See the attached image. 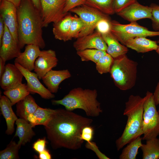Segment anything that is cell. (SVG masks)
Segmentation results:
<instances>
[{
  "label": "cell",
  "instance_id": "6da1fadb",
  "mask_svg": "<svg viewBox=\"0 0 159 159\" xmlns=\"http://www.w3.org/2000/svg\"><path fill=\"white\" fill-rule=\"evenodd\" d=\"M93 121L66 109L54 110L44 126L52 147L54 149L64 148L76 150L81 148L84 141L80 138L82 130L85 126L90 125Z\"/></svg>",
  "mask_w": 159,
  "mask_h": 159
},
{
  "label": "cell",
  "instance_id": "7a4b0ae2",
  "mask_svg": "<svg viewBox=\"0 0 159 159\" xmlns=\"http://www.w3.org/2000/svg\"><path fill=\"white\" fill-rule=\"evenodd\" d=\"M18 35L21 49L25 45L33 44L43 49V22L41 13L31 0H21L17 10Z\"/></svg>",
  "mask_w": 159,
  "mask_h": 159
},
{
  "label": "cell",
  "instance_id": "3957f363",
  "mask_svg": "<svg viewBox=\"0 0 159 159\" xmlns=\"http://www.w3.org/2000/svg\"><path fill=\"white\" fill-rule=\"evenodd\" d=\"M145 96L130 95L125 103L123 114L127 119L121 136L116 141L118 151L125 145L143 134L142 130L144 103Z\"/></svg>",
  "mask_w": 159,
  "mask_h": 159
},
{
  "label": "cell",
  "instance_id": "277c9868",
  "mask_svg": "<svg viewBox=\"0 0 159 159\" xmlns=\"http://www.w3.org/2000/svg\"><path fill=\"white\" fill-rule=\"evenodd\" d=\"M97 96L96 89L78 87L72 89L62 99L52 100V103L53 105H62L70 111L82 109L88 116L96 117L102 112Z\"/></svg>",
  "mask_w": 159,
  "mask_h": 159
},
{
  "label": "cell",
  "instance_id": "5b68a950",
  "mask_svg": "<svg viewBox=\"0 0 159 159\" xmlns=\"http://www.w3.org/2000/svg\"><path fill=\"white\" fill-rule=\"evenodd\" d=\"M138 65L136 62L130 59L126 54L114 58L110 72L115 85L119 89L126 90L134 87Z\"/></svg>",
  "mask_w": 159,
  "mask_h": 159
},
{
  "label": "cell",
  "instance_id": "8992f818",
  "mask_svg": "<svg viewBox=\"0 0 159 159\" xmlns=\"http://www.w3.org/2000/svg\"><path fill=\"white\" fill-rule=\"evenodd\" d=\"M144 103L142 140H148L159 135V114L154 102L153 93L147 92Z\"/></svg>",
  "mask_w": 159,
  "mask_h": 159
},
{
  "label": "cell",
  "instance_id": "52a82bcc",
  "mask_svg": "<svg viewBox=\"0 0 159 159\" xmlns=\"http://www.w3.org/2000/svg\"><path fill=\"white\" fill-rule=\"evenodd\" d=\"M110 32L122 44L125 45L128 40L138 37H153L159 36V31H153L141 26L136 22L122 24L111 21Z\"/></svg>",
  "mask_w": 159,
  "mask_h": 159
},
{
  "label": "cell",
  "instance_id": "ba28073f",
  "mask_svg": "<svg viewBox=\"0 0 159 159\" xmlns=\"http://www.w3.org/2000/svg\"><path fill=\"white\" fill-rule=\"evenodd\" d=\"M70 11L78 15L84 23V27L79 34L78 38L92 33L100 20L110 18L109 15L86 4L76 7Z\"/></svg>",
  "mask_w": 159,
  "mask_h": 159
},
{
  "label": "cell",
  "instance_id": "9c48e42d",
  "mask_svg": "<svg viewBox=\"0 0 159 159\" xmlns=\"http://www.w3.org/2000/svg\"><path fill=\"white\" fill-rule=\"evenodd\" d=\"M66 0H41V14L43 27L56 23L67 13L64 12Z\"/></svg>",
  "mask_w": 159,
  "mask_h": 159
},
{
  "label": "cell",
  "instance_id": "30bf717a",
  "mask_svg": "<svg viewBox=\"0 0 159 159\" xmlns=\"http://www.w3.org/2000/svg\"><path fill=\"white\" fill-rule=\"evenodd\" d=\"M14 64L23 74L27 82L26 86L30 93H36L43 98L49 99L54 97V95L51 92L41 83L37 74L25 69L17 63Z\"/></svg>",
  "mask_w": 159,
  "mask_h": 159
},
{
  "label": "cell",
  "instance_id": "8fae6325",
  "mask_svg": "<svg viewBox=\"0 0 159 159\" xmlns=\"http://www.w3.org/2000/svg\"><path fill=\"white\" fill-rule=\"evenodd\" d=\"M17 10L13 4L6 0H2L0 2V16L14 39L19 43Z\"/></svg>",
  "mask_w": 159,
  "mask_h": 159
},
{
  "label": "cell",
  "instance_id": "7c38bea8",
  "mask_svg": "<svg viewBox=\"0 0 159 159\" xmlns=\"http://www.w3.org/2000/svg\"><path fill=\"white\" fill-rule=\"evenodd\" d=\"M58 59L55 52L52 49L41 51L34 63V71L39 79H42L48 72L56 67Z\"/></svg>",
  "mask_w": 159,
  "mask_h": 159
},
{
  "label": "cell",
  "instance_id": "4fadbf2b",
  "mask_svg": "<svg viewBox=\"0 0 159 159\" xmlns=\"http://www.w3.org/2000/svg\"><path fill=\"white\" fill-rule=\"evenodd\" d=\"M73 46L77 51L87 49H96L106 52L107 48L101 34L97 31L77 38L74 42Z\"/></svg>",
  "mask_w": 159,
  "mask_h": 159
},
{
  "label": "cell",
  "instance_id": "5bb4252c",
  "mask_svg": "<svg viewBox=\"0 0 159 159\" xmlns=\"http://www.w3.org/2000/svg\"><path fill=\"white\" fill-rule=\"evenodd\" d=\"M0 46V57L6 62L16 58L21 52L18 43L14 39L5 24Z\"/></svg>",
  "mask_w": 159,
  "mask_h": 159
},
{
  "label": "cell",
  "instance_id": "9a60e30c",
  "mask_svg": "<svg viewBox=\"0 0 159 159\" xmlns=\"http://www.w3.org/2000/svg\"><path fill=\"white\" fill-rule=\"evenodd\" d=\"M117 14L130 22L140 19L152 18V9L149 6L143 5L137 1L125 8Z\"/></svg>",
  "mask_w": 159,
  "mask_h": 159
},
{
  "label": "cell",
  "instance_id": "2e32d148",
  "mask_svg": "<svg viewBox=\"0 0 159 159\" xmlns=\"http://www.w3.org/2000/svg\"><path fill=\"white\" fill-rule=\"evenodd\" d=\"M24 76L15 64L6 65L4 71L0 77V86L4 91L22 83Z\"/></svg>",
  "mask_w": 159,
  "mask_h": 159
},
{
  "label": "cell",
  "instance_id": "e0dca14e",
  "mask_svg": "<svg viewBox=\"0 0 159 159\" xmlns=\"http://www.w3.org/2000/svg\"><path fill=\"white\" fill-rule=\"evenodd\" d=\"M40 49L35 45H26L24 51L15 58L14 62L32 71L34 70L35 61L41 54V51Z\"/></svg>",
  "mask_w": 159,
  "mask_h": 159
},
{
  "label": "cell",
  "instance_id": "ac0fdd59",
  "mask_svg": "<svg viewBox=\"0 0 159 159\" xmlns=\"http://www.w3.org/2000/svg\"><path fill=\"white\" fill-rule=\"evenodd\" d=\"M71 77L67 69L51 70L43 77L42 80L48 89L52 93H57L60 84L64 80Z\"/></svg>",
  "mask_w": 159,
  "mask_h": 159
},
{
  "label": "cell",
  "instance_id": "d6986e66",
  "mask_svg": "<svg viewBox=\"0 0 159 159\" xmlns=\"http://www.w3.org/2000/svg\"><path fill=\"white\" fill-rule=\"evenodd\" d=\"M9 99L5 95L2 96L0 100V107L1 114L6 121L7 129L6 133L11 135L14 130V123L18 119L14 112Z\"/></svg>",
  "mask_w": 159,
  "mask_h": 159
},
{
  "label": "cell",
  "instance_id": "ffe728a7",
  "mask_svg": "<svg viewBox=\"0 0 159 159\" xmlns=\"http://www.w3.org/2000/svg\"><path fill=\"white\" fill-rule=\"evenodd\" d=\"M73 16L68 13L61 19L53 23L52 32L56 39L64 42L69 40L70 29Z\"/></svg>",
  "mask_w": 159,
  "mask_h": 159
},
{
  "label": "cell",
  "instance_id": "44dd1931",
  "mask_svg": "<svg viewBox=\"0 0 159 159\" xmlns=\"http://www.w3.org/2000/svg\"><path fill=\"white\" fill-rule=\"evenodd\" d=\"M145 37H138L128 40L125 45L138 53H144L156 50L158 47L157 42Z\"/></svg>",
  "mask_w": 159,
  "mask_h": 159
},
{
  "label": "cell",
  "instance_id": "7402d4cb",
  "mask_svg": "<svg viewBox=\"0 0 159 159\" xmlns=\"http://www.w3.org/2000/svg\"><path fill=\"white\" fill-rule=\"evenodd\" d=\"M16 129L14 137H18L19 140L18 143L24 145L29 142L35 135L32 130L33 127L28 121L21 118L18 119L16 121Z\"/></svg>",
  "mask_w": 159,
  "mask_h": 159
},
{
  "label": "cell",
  "instance_id": "603a6c76",
  "mask_svg": "<svg viewBox=\"0 0 159 159\" xmlns=\"http://www.w3.org/2000/svg\"><path fill=\"white\" fill-rule=\"evenodd\" d=\"M101 35L107 45V52L114 58L128 52L127 47L120 44L110 32Z\"/></svg>",
  "mask_w": 159,
  "mask_h": 159
},
{
  "label": "cell",
  "instance_id": "cb8c5ba5",
  "mask_svg": "<svg viewBox=\"0 0 159 159\" xmlns=\"http://www.w3.org/2000/svg\"><path fill=\"white\" fill-rule=\"evenodd\" d=\"M39 106L34 98L29 95L16 104L17 115L28 121V116L34 112Z\"/></svg>",
  "mask_w": 159,
  "mask_h": 159
},
{
  "label": "cell",
  "instance_id": "d4e9b609",
  "mask_svg": "<svg viewBox=\"0 0 159 159\" xmlns=\"http://www.w3.org/2000/svg\"><path fill=\"white\" fill-rule=\"evenodd\" d=\"M54 111V110L39 106L34 112L28 116L27 120L33 127L38 125L45 126L50 120Z\"/></svg>",
  "mask_w": 159,
  "mask_h": 159
},
{
  "label": "cell",
  "instance_id": "484cf974",
  "mask_svg": "<svg viewBox=\"0 0 159 159\" xmlns=\"http://www.w3.org/2000/svg\"><path fill=\"white\" fill-rule=\"evenodd\" d=\"M30 93L26 85L22 83L4 92V95L10 100L12 106L24 99Z\"/></svg>",
  "mask_w": 159,
  "mask_h": 159
},
{
  "label": "cell",
  "instance_id": "4316f807",
  "mask_svg": "<svg viewBox=\"0 0 159 159\" xmlns=\"http://www.w3.org/2000/svg\"><path fill=\"white\" fill-rule=\"evenodd\" d=\"M143 159H159V139L157 137L146 140L140 147Z\"/></svg>",
  "mask_w": 159,
  "mask_h": 159
},
{
  "label": "cell",
  "instance_id": "83f0119b",
  "mask_svg": "<svg viewBox=\"0 0 159 159\" xmlns=\"http://www.w3.org/2000/svg\"><path fill=\"white\" fill-rule=\"evenodd\" d=\"M142 138L139 136L130 142L123 149L120 156V159H135L138 150L141 146Z\"/></svg>",
  "mask_w": 159,
  "mask_h": 159
},
{
  "label": "cell",
  "instance_id": "f1b7e54d",
  "mask_svg": "<svg viewBox=\"0 0 159 159\" xmlns=\"http://www.w3.org/2000/svg\"><path fill=\"white\" fill-rule=\"evenodd\" d=\"M85 4L97 9L108 15L115 13L113 4L114 0H85Z\"/></svg>",
  "mask_w": 159,
  "mask_h": 159
},
{
  "label": "cell",
  "instance_id": "f546056e",
  "mask_svg": "<svg viewBox=\"0 0 159 159\" xmlns=\"http://www.w3.org/2000/svg\"><path fill=\"white\" fill-rule=\"evenodd\" d=\"M107 53L106 51L96 49H87L77 51V54L82 61H91L95 64Z\"/></svg>",
  "mask_w": 159,
  "mask_h": 159
},
{
  "label": "cell",
  "instance_id": "4dcf8cb0",
  "mask_svg": "<svg viewBox=\"0 0 159 159\" xmlns=\"http://www.w3.org/2000/svg\"><path fill=\"white\" fill-rule=\"evenodd\" d=\"M114 58L107 53L101 57L96 64V69L100 74L110 72Z\"/></svg>",
  "mask_w": 159,
  "mask_h": 159
},
{
  "label": "cell",
  "instance_id": "1f68e13d",
  "mask_svg": "<svg viewBox=\"0 0 159 159\" xmlns=\"http://www.w3.org/2000/svg\"><path fill=\"white\" fill-rule=\"evenodd\" d=\"M21 145L14 141H11L6 148L1 151L0 159H16L19 158L18 152Z\"/></svg>",
  "mask_w": 159,
  "mask_h": 159
},
{
  "label": "cell",
  "instance_id": "d6a6232c",
  "mask_svg": "<svg viewBox=\"0 0 159 159\" xmlns=\"http://www.w3.org/2000/svg\"><path fill=\"white\" fill-rule=\"evenodd\" d=\"M84 26V23L80 18L76 15L73 16L70 27L69 40L73 38L77 39Z\"/></svg>",
  "mask_w": 159,
  "mask_h": 159
},
{
  "label": "cell",
  "instance_id": "836d02e7",
  "mask_svg": "<svg viewBox=\"0 0 159 159\" xmlns=\"http://www.w3.org/2000/svg\"><path fill=\"white\" fill-rule=\"evenodd\" d=\"M111 21L110 18H104L100 20L97 23L96 29V31L101 34L110 32Z\"/></svg>",
  "mask_w": 159,
  "mask_h": 159
},
{
  "label": "cell",
  "instance_id": "e575fe53",
  "mask_svg": "<svg viewBox=\"0 0 159 159\" xmlns=\"http://www.w3.org/2000/svg\"><path fill=\"white\" fill-rule=\"evenodd\" d=\"M150 6L152 9V18L151 20L153 28L156 31H159V5L152 4Z\"/></svg>",
  "mask_w": 159,
  "mask_h": 159
},
{
  "label": "cell",
  "instance_id": "d590c367",
  "mask_svg": "<svg viewBox=\"0 0 159 159\" xmlns=\"http://www.w3.org/2000/svg\"><path fill=\"white\" fill-rule=\"evenodd\" d=\"M137 1V0H114L113 7L115 12L117 13Z\"/></svg>",
  "mask_w": 159,
  "mask_h": 159
},
{
  "label": "cell",
  "instance_id": "8d00e7d4",
  "mask_svg": "<svg viewBox=\"0 0 159 159\" xmlns=\"http://www.w3.org/2000/svg\"><path fill=\"white\" fill-rule=\"evenodd\" d=\"M94 132V130L92 127L90 125L85 126L82 130L81 139L86 142L92 141L93 138Z\"/></svg>",
  "mask_w": 159,
  "mask_h": 159
},
{
  "label": "cell",
  "instance_id": "74e56055",
  "mask_svg": "<svg viewBox=\"0 0 159 159\" xmlns=\"http://www.w3.org/2000/svg\"><path fill=\"white\" fill-rule=\"evenodd\" d=\"M85 147L86 148L91 150L94 151L99 159H110L100 151L96 144L94 142L92 141L86 142L85 145Z\"/></svg>",
  "mask_w": 159,
  "mask_h": 159
},
{
  "label": "cell",
  "instance_id": "f35d334b",
  "mask_svg": "<svg viewBox=\"0 0 159 159\" xmlns=\"http://www.w3.org/2000/svg\"><path fill=\"white\" fill-rule=\"evenodd\" d=\"M86 3L85 0H66L64 12L67 13L72 9Z\"/></svg>",
  "mask_w": 159,
  "mask_h": 159
},
{
  "label": "cell",
  "instance_id": "ab89813d",
  "mask_svg": "<svg viewBox=\"0 0 159 159\" xmlns=\"http://www.w3.org/2000/svg\"><path fill=\"white\" fill-rule=\"evenodd\" d=\"M46 143L45 138L39 139L33 144V148L35 151L39 153L46 149Z\"/></svg>",
  "mask_w": 159,
  "mask_h": 159
},
{
  "label": "cell",
  "instance_id": "60d3db41",
  "mask_svg": "<svg viewBox=\"0 0 159 159\" xmlns=\"http://www.w3.org/2000/svg\"><path fill=\"white\" fill-rule=\"evenodd\" d=\"M153 95V100L156 106L159 104V82L157 84ZM158 111L159 114V110Z\"/></svg>",
  "mask_w": 159,
  "mask_h": 159
},
{
  "label": "cell",
  "instance_id": "b9f144b4",
  "mask_svg": "<svg viewBox=\"0 0 159 159\" xmlns=\"http://www.w3.org/2000/svg\"><path fill=\"white\" fill-rule=\"evenodd\" d=\"M39 158L40 159H50L52 157L49 151L46 149L39 153Z\"/></svg>",
  "mask_w": 159,
  "mask_h": 159
},
{
  "label": "cell",
  "instance_id": "7bdbcfd3",
  "mask_svg": "<svg viewBox=\"0 0 159 159\" xmlns=\"http://www.w3.org/2000/svg\"><path fill=\"white\" fill-rule=\"evenodd\" d=\"M5 28V24L2 17L0 16V45L1 44L4 35Z\"/></svg>",
  "mask_w": 159,
  "mask_h": 159
},
{
  "label": "cell",
  "instance_id": "ee69618b",
  "mask_svg": "<svg viewBox=\"0 0 159 159\" xmlns=\"http://www.w3.org/2000/svg\"><path fill=\"white\" fill-rule=\"evenodd\" d=\"M6 61L0 57V78L2 76L5 69Z\"/></svg>",
  "mask_w": 159,
  "mask_h": 159
},
{
  "label": "cell",
  "instance_id": "f6af8a7d",
  "mask_svg": "<svg viewBox=\"0 0 159 159\" xmlns=\"http://www.w3.org/2000/svg\"><path fill=\"white\" fill-rule=\"evenodd\" d=\"M41 0H31L34 6L41 13Z\"/></svg>",
  "mask_w": 159,
  "mask_h": 159
},
{
  "label": "cell",
  "instance_id": "bcb514c9",
  "mask_svg": "<svg viewBox=\"0 0 159 159\" xmlns=\"http://www.w3.org/2000/svg\"><path fill=\"white\" fill-rule=\"evenodd\" d=\"M13 4L17 8L19 6L21 0H6Z\"/></svg>",
  "mask_w": 159,
  "mask_h": 159
},
{
  "label": "cell",
  "instance_id": "7dc6e473",
  "mask_svg": "<svg viewBox=\"0 0 159 159\" xmlns=\"http://www.w3.org/2000/svg\"><path fill=\"white\" fill-rule=\"evenodd\" d=\"M156 51L157 53L159 55V46H158L157 49Z\"/></svg>",
  "mask_w": 159,
  "mask_h": 159
},
{
  "label": "cell",
  "instance_id": "c3c4849f",
  "mask_svg": "<svg viewBox=\"0 0 159 159\" xmlns=\"http://www.w3.org/2000/svg\"><path fill=\"white\" fill-rule=\"evenodd\" d=\"M157 43H159V39L157 41Z\"/></svg>",
  "mask_w": 159,
  "mask_h": 159
},
{
  "label": "cell",
  "instance_id": "681fc988",
  "mask_svg": "<svg viewBox=\"0 0 159 159\" xmlns=\"http://www.w3.org/2000/svg\"><path fill=\"white\" fill-rule=\"evenodd\" d=\"M2 0H0V2L2 1Z\"/></svg>",
  "mask_w": 159,
  "mask_h": 159
}]
</instances>
